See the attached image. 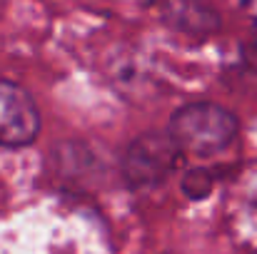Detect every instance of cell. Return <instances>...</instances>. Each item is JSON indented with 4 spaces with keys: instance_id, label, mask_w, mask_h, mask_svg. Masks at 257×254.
<instances>
[{
    "instance_id": "obj_1",
    "label": "cell",
    "mask_w": 257,
    "mask_h": 254,
    "mask_svg": "<svg viewBox=\"0 0 257 254\" xmlns=\"http://www.w3.org/2000/svg\"><path fill=\"white\" fill-rule=\"evenodd\" d=\"M168 135L180 152L215 155L235 140L237 117L215 102H190L172 115Z\"/></svg>"
},
{
    "instance_id": "obj_2",
    "label": "cell",
    "mask_w": 257,
    "mask_h": 254,
    "mask_svg": "<svg viewBox=\"0 0 257 254\" xmlns=\"http://www.w3.org/2000/svg\"><path fill=\"white\" fill-rule=\"evenodd\" d=\"M180 155V147L172 142L168 132H145L125 150L122 177L135 189H150L170 177Z\"/></svg>"
},
{
    "instance_id": "obj_3",
    "label": "cell",
    "mask_w": 257,
    "mask_h": 254,
    "mask_svg": "<svg viewBox=\"0 0 257 254\" xmlns=\"http://www.w3.org/2000/svg\"><path fill=\"white\" fill-rule=\"evenodd\" d=\"M40 112L33 95L13 80H0V147L20 150L38 140Z\"/></svg>"
},
{
    "instance_id": "obj_4",
    "label": "cell",
    "mask_w": 257,
    "mask_h": 254,
    "mask_svg": "<svg viewBox=\"0 0 257 254\" xmlns=\"http://www.w3.org/2000/svg\"><path fill=\"white\" fill-rule=\"evenodd\" d=\"M158 20L177 35L190 40H207L220 33L222 18L210 0H150Z\"/></svg>"
},
{
    "instance_id": "obj_5",
    "label": "cell",
    "mask_w": 257,
    "mask_h": 254,
    "mask_svg": "<svg viewBox=\"0 0 257 254\" xmlns=\"http://www.w3.org/2000/svg\"><path fill=\"white\" fill-rule=\"evenodd\" d=\"M180 187H182L185 197H190V199H205V197L212 192V187H215V177H212L210 169L192 167L185 172Z\"/></svg>"
}]
</instances>
